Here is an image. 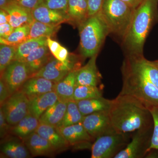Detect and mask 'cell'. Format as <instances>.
Segmentation results:
<instances>
[{
	"mask_svg": "<svg viewBox=\"0 0 158 158\" xmlns=\"http://www.w3.org/2000/svg\"><path fill=\"white\" fill-rule=\"evenodd\" d=\"M47 37H41L28 39L17 46L14 61L24 62L32 51L40 47L47 45Z\"/></svg>",
	"mask_w": 158,
	"mask_h": 158,
	"instance_id": "cell-28",
	"label": "cell"
},
{
	"mask_svg": "<svg viewBox=\"0 0 158 158\" xmlns=\"http://www.w3.org/2000/svg\"><path fill=\"white\" fill-rule=\"evenodd\" d=\"M80 50L83 58L98 55L110 30L101 15L90 16L78 27Z\"/></svg>",
	"mask_w": 158,
	"mask_h": 158,
	"instance_id": "cell-4",
	"label": "cell"
},
{
	"mask_svg": "<svg viewBox=\"0 0 158 158\" xmlns=\"http://www.w3.org/2000/svg\"><path fill=\"white\" fill-rule=\"evenodd\" d=\"M55 58L62 62H65L70 58L67 49L61 46L59 50L53 56Z\"/></svg>",
	"mask_w": 158,
	"mask_h": 158,
	"instance_id": "cell-41",
	"label": "cell"
},
{
	"mask_svg": "<svg viewBox=\"0 0 158 158\" xmlns=\"http://www.w3.org/2000/svg\"><path fill=\"white\" fill-rule=\"evenodd\" d=\"M50 52L47 45L43 46L32 51L27 57L24 62L28 68L31 77L47 63L52 56Z\"/></svg>",
	"mask_w": 158,
	"mask_h": 158,
	"instance_id": "cell-22",
	"label": "cell"
},
{
	"mask_svg": "<svg viewBox=\"0 0 158 158\" xmlns=\"http://www.w3.org/2000/svg\"><path fill=\"white\" fill-rule=\"evenodd\" d=\"M56 82L42 77L29 78L19 90L25 94L29 98L55 90Z\"/></svg>",
	"mask_w": 158,
	"mask_h": 158,
	"instance_id": "cell-15",
	"label": "cell"
},
{
	"mask_svg": "<svg viewBox=\"0 0 158 158\" xmlns=\"http://www.w3.org/2000/svg\"><path fill=\"white\" fill-rule=\"evenodd\" d=\"M153 62L154 63L155 65L158 68V60H156V61H153Z\"/></svg>",
	"mask_w": 158,
	"mask_h": 158,
	"instance_id": "cell-46",
	"label": "cell"
},
{
	"mask_svg": "<svg viewBox=\"0 0 158 158\" xmlns=\"http://www.w3.org/2000/svg\"><path fill=\"white\" fill-rule=\"evenodd\" d=\"M1 143V157L9 158H31V153L22 140L18 138H5Z\"/></svg>",
	"mask_w": 158,
	"mask_h": 158,
	"instance_id": "cell-19",
	"label": "cell"
},
{
	"mask_svg": "<svg viewBox=\"0 0 158 158\" xmlns=\"http://www.w3.org/2000/svg\"><path fill=\"white\" fill-rule=\"evenodd\" d=\"M40 123L39 119L29 113L11 127L10 134L23 140L36 131Z\"/></svg>",
	"mask_w": 158,
	"mask_h": 158,
	"instance_id": "cell-27",
	"label": "cell"
},
{
	"mask_svg": "<svg viewBox=\"0 0 158 158\" xmlns=\"http://www.w3.org/2000/svg\"><path fill=\"white\" fill-rule=\"evenodd\" d=\"M59 131L68 142L69 145H78L79 146H92L93 138L87 131L82 122L77 124L58 127Z\"/></svg>",
	"mask_w": 158,
	"mask_h": 158,
	"instance_id": "cell-12",
	"label": "cell"
},
{
	"mask_svg": "<svg viewBox=\"0 0 158 158\" xmlns=\"http://www.w3.org/2000/svg\"><path fill=\"white\" fill-rule=\"evenodd\" d=\"M32 156H52L56 152L47 140L36 132L23 140Z\"/></svg>",
	"mask_w": 158,
	"mask_h": 158,
	"instance_id": "cell-18",
	"label": "cell"
},
{
	"mask_svg": "<svg viewBox=\"0 0 158 158\" xmlns=\"http://www.w3.org/2000/svg\"><path fill=\"white\" fill-rule=\"evenodd\" d=\"M59 100L55 91L29 98V113L39 119L43 113Z\"/></svg>",
	"mask_w": 158,
	"mask_h": 158,
	"instance_id": "cell-20",
	"label": "cell"
},
{
	"mask_svg": "<svg viewBox=\"0 0 158 158\" xmlns=\"http://www.w3.org/2000/svg\"><path fill=\"white\" fill-rule=\"evenodd\" d=\"M109 114L113 127L118 132L132 133L153 125L148 108L130 95L118 94L113 100Z\"/></svg>",
	"mask_w": 158,
	"mask_h": 158,
	"instance_id": "cell-1",
	"label": "cell"
},
{
	"mask_svg": "<svg viewBox=\"0 0 158 158\" xmlns=\"http://www.w3.org/2000/svg\"><path fill=\"white\" fill-rule=\"evenodd\" d=\"M60 25L47 24L34 19L30 25V32L27 40L41 37H51L56 33Z\"/></svg>",
	"mask_w": 158,
	"mask_h": 158,
	"instance_id": "cell-29",
	"label": "cell"
},
{
	"mask_svg": "<svg viewBox=\"0 0 158 158\" xmlns=\"http://www.w3.org/2000/svg\"><path fill=\"white\" fill-rule=\"evenodd\" d=\"M98 55L90 58L88 63L77 70L76 85L98 86L101 82V75L96 65Z\"/></svg>",
	"mask_w": 158,
	"mask_h": 158,
	"instance_id": "cell-14",
	"label": "cell"
},
{
	"mask_svg": "<svg viewBox=\"0 0 158 158\" xmlns=\"http://www.w3.org/2000/svg\"><path fill=\"white\" fill-rule=\"evenodd\" d=\"M11 94L6 86L3 80L1 78L0 80V104L1 106L4 103L9 97L11 96Z\"/></svg>",
	"mask_w": 158,
	"mask_h": 158,
	"instance_id": "cell-39",
	"label": "cell"
},
{
	"mask_svg": "<svg viewBox=\"0 0 158 158\" xmlns=\"http://www.w3.org/2000/svg\"><path fill=\"white\" fill-rule=\"evenodd\" d=\"M29 99L20 90L12 94L1 108L6 120L13 126L29 114Z\"/></svg>",
	"mask_w": 158,
	"mask_h": 158,
	"instance_id": "cell-9",
	"label": "cell"
},
{
	"mask_svg": "<svg viewBox=\"0 0 158 158\" xmlns=\"http://www.w3.org/2000/svg\"><path fill=\"white\" fill-rule=\"evenodd\" d=\"M77 69L71 71L61 81L56 83L55 90L59 100L68 102L73 100L76 86V72Z\"/></svg>",
	"mask_w": 158,
	"mask_h": 158,
	"instance_id": "cell-23",
	"label": "cell"
},
{
	"mask_svg": "<svg viewBox=\"0 0 158 158\" xmlns=\"http://www.w3.org/2000/svg\"><path fill=\"white\" fill-rule=\"evenodd\" d=\"M16 46L1 44L0 45V71L1 75L14 61Z\"/></svg>",
	"mask_w": 158,
	"mask_h": 158,
	"instance_id": "cell-33",
	"label": "cell"
},
{
	"mask_svg": "<svg viewBox=\"0 0 158 158\" xmlns=\"http://www.w3.org/2000/svg\"><path fill=\"white\" fill-rule=\"evenodd\" d=\"M104 0H87L88 16L95 15L101 10Z\"/></svg>",
	"mask_w": 158,
	"mask_h": 158,
	"instance_id": "cell-38",
	"label": "cell"
},
{
	"mask_svg": "<svg viewBox=\"0 0 158 158\" xmlns=\"http://www.w3.org/2000/svg\"><path fill=\"white\" fill-rule=\"evenodd\" d=\"M125 59L158 88V68L153 61L147 60L143 55L126 56Z\"/></svg>",
	"mask_w": 158,
	"mask_h": 158,
	"instance_id": "cell-16",
	"label": "cell"
},
{
	"mask_svg": "<svg viewBox=\"0 0 158 158\" xmlns=\"http://www.w3.org/2000/svg\"><path fill=\"white\" fill-rule=\"evenodd\" d=\"M82 123L94 140L99 136L114 130L109 111H100L84 116Z\"/></svg>",
	"mask_w": 158,
	"mask_h": 158,
	"instance_id": "cell-11",
	"label": "cell"
},
{
	"mask_svg": "<svg viewBox=\"0 0 158 158\" xmlns=\"http://www.w3.org/2000/svg\"><path fill=\"white\" fill-rule=\"evenodd\" d=\"M8 4V0H0V8L3 9Z\"/></svg>",
	"mask_w": 158,
	"mask_h": 158,
	"instance_id": "cell-45",
	"label": "cell"
},
{
	"mask_svg": "<svg viewBox=\"0 0 158 158\" xmlns=\"http://www.w3.org/2000/svg\"><path fill=\"white\" fill-rule=\"evenodd\" d=\"M131 135L118 132L114 129L99 136L91 146V158H115L128 144Z\"/></svg>",
	"mask_w": 158,
	"mask_h": 158,
	"instance_id": "cell-6",
	"label": "cell"
},
{
	"mask_svg": "<svg viewBox=\"0 0 158 158\" xmlns=\"http://www.w3.org/2000/svg\"><path fill=\"white\" fill-rule=\"evenodd\" d=\"M1 76L11 94L19 90L31 77L26 63L18 61L11 62Z\"/></svg>",
	"mask_w": 158,
	"mask_h": 158,
	"instance_id": "cell-10",
	"label": "cell"
},
{
	"mask_svg": "<svg viewBox=\"0 0 158 158\" xmlns=\"http://www.w3.org/2000/svg\"><path fill=\"white\" fill-rule=\"evenodd\" d=\"M158 23V0H144L135 9L126 33L122 39L126 56L143 55L144 43Z\"/></svg>",
	"mask_w": 158,
	"mask_h": 158,
	"instance_id": "cell-2",
	"label": "cell"
},
{
	"mask_svg": "<svg viewBox=\"0 0 158 158\" xmlns=\"http://www.w3.org/2000/svg\"><path fill=\"white\" fill-rule=\"evenodd\" d=\"M9 15V23L14 28L31 25L34 21L31 11L17 5L8 4L3 9Z\"/></svg>",
	"mask_w": 158,
	"mask_h": 158,
	"instance_id": "cell-21",
	"label": "cell"
},
{
	"mask_svg": "<svg viewBox=\"0 0 158 158\" xmlns=\"http://www.w3.org/2000/svg\"><path fill=\"white\" fill-rule=\"evenodd\" d=\"M42 1L43 0H8V4H15L31 11Z\"/></svg>",
	"mask_w": 158,
	"mask_h": 158,
	"instance_id": "cell-36",
	"label": "cell"
},
{
	"mask_svg": "<svg viewBox=\"0 0 158 158\" xmlns=\"http://www.w3.org/2000/svg\"><path fill=\"white\" fill-rule=\"evenodd\" d=\"M103 96V89L98 86L76 85L73 96L75 101Z\"/></svg>",
	"mask_w": 158,
	"mask_h": 158,
	"instance_id": "cell-31",
	"label": "cell"
},
{
	"mask_svg": "<svg viewBox=\"0 0 158 158\" xmlns=\"http://www.w3.org/2000/svg\"><path fill=\"white\" fill-rule=\"evenodd\" d=\"M121 1H123L133 9H135L144 2V0H121Z\"/></svg>",
	"mask_w": 158,
	"mask_h": 158,
	"instance_id": "cell-43",
	"label": "cell"
},
{
	"mask_svg": "<svg viewBox=\"0 0 158 158\" xmlns=\"http://www.w3.org/2000/svg\"><path fill=\"white\" fill-rule=\"evenodd\" d=\"M84 117L79 110L77 102L73 100L69 101L65 115L58 127H65L82 122Z\"/></svg>",
	"mask_w": 158,
	"mask_h": 158,
	"instance_id": "cell-30",
	"label": "cell"
},
{
	"mask_svg": "<svg viewBox=\"0 0 158 158\" xmlns=\"http://www.w3.org/2000/svg\"><path fill=\"white\" fill-rule=\"evenodd\" d=\"M81 60L76 57L69 58L65 62H61L52 56L47 63L33 77H42L57 83L69 72L81 67Z\"/></svg>",
	"mask_w": 158,
	"mask_h": 158,
	"instance_id": "cell-8",
	"label": "cell"
},
{
	"mask_svg": "<svg viewBox=\"0 0 158 158\" xmlns=\"http://www.w3.org/2000/svg\"><path fill=\"white\" fill-rule=\"evenodd\" d=\"M9 17L8 13L4 9L0 10V24L9 23Z\"/></svg>",
	"mask_w": 158,
	"mask_h": 158,
	"instance_id": "cell-44",
	"label": "cell"
},
{
	"mask_svg": "<svg viewBox=\"0 0 158 158\" xmlns=\"http://www.w3.org/2000/svg\"><path fill=\"white\" fill-rule=\"evenodd\" d=\"M76 102L80 112L83 116H85L96 112L109 111L113 100L108 99L102 96Z\"/></svg>",
	"mask_w": 158,
	"mask_h": 158,
	"instance_id": "cell-25",
	"label": "cell"
},
{
	"mask_svg": "<svg viewBox=\"0 0 158 158\" xmlns=\"http://www.w3.org/2000/svg\"><path fill=\"white\" fill-rule=\"evenodd\" d=\"M31 13L34 20L47 24L59 26L69 22L67 13L49 9L42 2L31 11Z\"/></svg>",
	"mask_w": 158,
	"mask_h": 158,
	"instance_id": "cell-13",
	"label": "cell"
},
{
	"mask_svg": "<svg viewBox=\"0 0 158 158\" xmlns=\"http://www.w3.org/2000/svg\"><path fill=\"white\" fill-rule=\"evenodd\" d=\"M68 102L58 100L40 117V122L58 127L67 109Z\"/></svg>",
	"mask_w": 158,
	"mask_h": 158,
	"instance_id": "cell-24",
	"label": "cell"
},
{
	"mask_svg": "<svg viewBox=\"0 0 158 158\" xmlns=\"http://www.w3.org/2000/svg\"><path fill=\"white\" fill-rule=\"evenodd\" d=\"M153 125L140 129L132 133L131 140L114 158L145 157L151 144Z\"/></svg>",
	"mask_w": 158,
	"mask_h": 158,
	"instance_id": "cell-7",
	"label": "cell"
},
{
	"mask_svg": "<svg viewBox=\"0 0 158 158\" xmlns=\"http://www.w3.org/2000/svg\"><path fill=\"white\" fill-rule=\"evenodd\" d=\"M14 29L9 23L0 24V38H7L12 33Z\"/></svg>",
	"mask_w": 158,
	"mask_h": 158,
	"instance_id": "cell-40",
	"label": "cell"
},
{
	"mask_svg": "<svg viewBox=\"0 0 158 158\" xmlns=\"http://www.w3.org/2000/svg\"><path fill=\"white\" fill-rule=\"evenodd\" d=\"M30 25L21 26L15 28L7 38H0L1 44L17 46L27 39L30 32Z\"/></svg>",
	"mask_w": 158,
	"mask_h": 158,
	"instance_id": "cell-32",
	"label": "cell"
},
{
	"mask_svg": "<svg viewBox=\"0 0 158 158\" xmlns=\"http://www.w3.org/2000/svg\"><path fill=\"white\" fill-rule=\"evenodd\" d=\"M151 114L153 122V129L150 146L148 151L151 149L158 150V106H152L148 108Z\"/></svg>",
	"mask_w": 158,
	"mask_h": 158,
	"instance_id": "cell-34",
	"label": "cell"
},
{
	"mask_svg": "<svg viewBox=\"0 0 158 158\" xmlns=\"http://www.w3.org/2000/svg\"><path fill=\"white\" fill-rule=\"evenodd\" d=\"M67 14L69 22L79 27L89 17L87 0H69Z\"/></svg>",
	"mask_w": 158,
	"mask_h": 158,
	"instance_id": "cell-26",
	"label": "cell"
},
{
	"mask_svg": "<svg viewBox=\"0 0 158 158\" xmlns=\"http://www.w3.org/2000/svg\"><path fill=\"white\" fill-rule=\"evenodd\" d=\"M35 132L47 140L56 152L65 150L69 146L56 127L40 122Z\"/></svg>",
	"mask_w": 158,
	"mask_h": 158,
	"instance_id": "cell-17",
	"label": "cell"
},
{
	"mask_svg": "<svg viewBox=\"0 0 158 158\" xmlns=\"http://www.w3.org/2000/svg\"><path fill=\"white\" fill-rule=\"evenodd\" d=\"M135 9L121 0H104L100 13L110 34L122 39L129 27Z\"/></svg>",
	"mask_w": 158,
	"mask_h": 158,
	"instance_id": "cell-5",
	"label": "cell"
},
{
	"mask_svg": "<svg viewBox=\"0 0 158 158\" xmlns=\"http://www.w3.org/2000/svg\"><path fill=\"white\" fill-rule=\"evenodd\" d=\"M68 2L69 0H43L42 2L49 9L67 13Z\"/></svg>",
	"mask_w": 158,
	"mask_h": 158,
	"instance_id": "cell-35",
	"label": "cell"
},
{
	"mask_svg": "<svg viewBox=\"0 0 158 158\" xmlns=\"http://www.w3.org/2000/svg\"><path fill=\"white\" fill-rule=\"evenodd\" d=\"M123 85L119 94L132 96L148 108L158 106V88L124 59L121 67Z\"/></svg>",
	"mask_w": 158,
	"mask_h": 158,
	"instance_id": "cell-3",
	"label": "cell"
},
{
	"mask_svg": "<svg viewBox=\"0 0 158 158\" xmlns=\"http://www.w3.org/2000/svg\"><path fill=\"white\" fill-rule=\"evenodd\" d=\"M47 45L53 56L56 54L62 46L59 42L51 39V37H48L47 39Z\"/></svg>",
	"mask_w": 158,
	"mask_h": 158,
	"instance_id": "cell-42",
	"label": "cell"
},
{
	"mask_svg": "<svg viewBox=\"0 0 158 158\" xmlns=\"http://www.w3.org/2000/svg\"><path fill=\"white\" fill-rule=\"evenodd\" d=\"M12 126L6 120L2 109H0V137L1 139L8 137L10 134Z\"/></svg>",
	"mask_w": 158,
	"mask_h": 158,
	"instance_id": "cell-37",
	"label": "cell"
}]
</instances>
